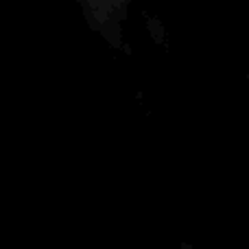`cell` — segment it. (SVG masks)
<instances>
[{"label": "cell", "mask_w": 249, "mask_h": 249, "mask_svg": "<svg viewBox=\"0 0 249 249\" xmlns=\"http://www.w3.org/2000/svg\"><path fill=\"white\" fill-rule=\"evenodd\" d=\"M86 20L114 48H123V22L127 0H88L81 4Z\"/></svg>", "instance_id": "6da1fadb"}, {"label": "cell", "mask_w": 249, "mask_h": 249, "mask_svg": "<svg viewBox=\"0 0 249 249\" xmlns=\"http://www.w3.org/2000/svg\"><path fill=\"white\" fill-rule=\"evenodd\" d=\"M179 249H193V245H188V243H184V245H181Z\"/></svg>", "instance_id": "7a4b0ae2"}, {"label": "cell", "mask_w": 249, "mask_h": 249, "mask_svg": "<svg viewBox=\"0 0 249 249\" xmlns=\"http://www.w3.org/2000/svg\"><path fill=\"white\" fill-rule=\"evenodd\" d=\"M247 83H249V79H247Z\"/></svg>", "instance_id": "3957f363"}]
</instances>
